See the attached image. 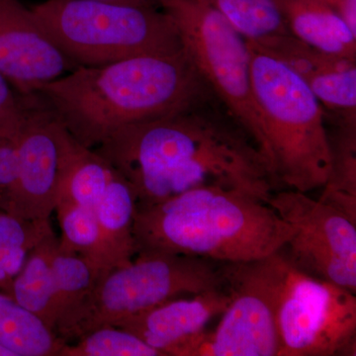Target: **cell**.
Instances as JSON below:
<instances>
[{"label":"cell","instance_id":"1","mask_svg":"<svg viewBox=\"0 0 356 356\" xmlns=\"http://www.w3.org/2000/svg\"><path fill=\"white\" fill-rule=\"evenodd\" d=\"M132 186L137 207L222 187L267 203L275 185L252 138L216 97L116 131L95 147Z\"/></svg>","mask_w":356,"mask_h":356},{"label":"cell","instance_id":"2","mask_svg":"<svg viewBox=\"0 0 356 356\" xmlns=\"http://www.w3.org/2000/svg\"><path fill=\"white\" fill-rule=\"evenodd\" d=\"M34 92L72 137L89 149L122 128L216 97L184 49L106 65H79L40 84Z\"/></svg>","mask_w":356,"mask_h":356},{"label":"cell","instance_id":"3","mask_svg":"<svg viewBox=\"0 0 356 356\" xmlns=\"http://www.w3.org/2000/svg\"><path fill=\"white\" fill-rule=\"evenodd\" d=\"M293 229L264 199L240 189L201 187L137 207L134 235L140 250L248 262L277 252Z\"/></svg>","mask_w":356,"mask_h":356},{"label":"cell","instance_id":"4","mask_svg":"<svg viewBox=\"0 0 356 356\" xmlns=\"http://www.w3.org/2000/svg\"><path fill=\"white\" fill-rule=\"evenodd\" d=\"M248 42L259 149L277 189L309 193L324 187L331 149L325 111L310 88L277 58Z\"/></svg>","mask_w":356,"mask_h":356},{"label":"cell","instance_id":"5","mask_svg":"<svg viewBox=\"0 0 356 356\" xmlns=\"http://www.w3.org/2000/svg\"><path fill=\"white\" fill-rule=\"evenodd\" d=\"M31 8L60 50L76 67L184 49L172 17L159 6L99 0H46Z\"/></svg>","mask_w":356,"mask_h":356},{"label":"cell","instance_id":"6","mask_svg":"<svg viewBox=\"0 0 356 356\" xmlns=\"http://www.w3.org/2000/svg\"><path fill=\"white\" fill-rule=\"evenodd\" d=\"M226 288L224 264L192 255L140 250L125 264L98 280L92 291L58 334L65 343L117 325L180 297Z\"/></svg>","mask_w":356,"mask_h":356},{"label":"cell","instance_id":"7","mask_svg":"<svg viewBox=\"0 0 356 356\" xmlns=\"http://www.w3.org/2000/svg\"><path fill=\"white\" fill-rule=\"evenodd\" d=\"M172 17L182 47L211 91L261 149L262 135L243 38L213 7L201 0H156Z\"/></svg>","mask_w":356,"mask_h":356},{"label":"cell","instance_id":"8","mask_svg":"<svg viewBox=\"0 0 356 356\" xmlns=\"http://www.w3.org/2000/svg\"><path fill=\"white\" fill-rule=\"evenodd\" d=\"M284 259L224 264L229 302L214 331L199 334L173 356H277L276 310Z\"/></svg>","mask_w":356,"mask_h":356},{"label":"cell","instance_id":"9","mask_svg":"<svg viewBox=\"0 0 356 356\" xmlns=\"http://www.w3.org/2000/svg\"><path fill=\"white\" fill-rule=\"evenodd\" d=\"M276 327L277 356H355V293L302 273L284 259Z\"/></svg>","mask_w":356,"mask_h":356},{"label":"cell","instance_id":"10","mask_svg":"<svg viewBox=\"0 0 356 356\" xmlns=\"http://www.w3.org/2000/svg\"><path fill=\"white\" fill-rule=\"evenodd\" d=\"M267 203L293 229L281 254L302 273L356 291V222L304 192L281 189Z\"/></svg>","mask_w":356,"mask_h":356},{"label":"cell","instance_id":"11","mask_svg":"<svg viewBox=\"0 0 356 356\" xmlns=\"http://www.w3.org/2000/svg\"><path fill=\"white\" fill-rule=\"evenodd\" d=\"M18 177L7 212L28 220L50 219L60 196L70 132L37 93L19 96Z\"/></svg>","mask_w":356,"mask_h":356},{"label":"cell","instance_id":"12","mask_svg":"<svg viewBox=\"0 0 356 356\" xmlns=\"http://www.w3.org/2000/svg\"><path fill=\"white\" fill-rule=\"evenodd\" d=\"M76 67L31 7L20 0H0V72L16 95H31L40 84Z\"/></svg>","mask_w":356,"mask_h":356},{"label":"cell","instance_id":"13","mask_svg":"<svg viewBox=\"0 0 356 356\" xmlns=\"http://www.w3.org/2000/svg\"><path fill=\"white\" fill-rule=\"evenodd\" d=\"M248 42L294 72L317 97L325 114L356 119L355 58L318 50L290 34Z\"/></svg>","mask_w":356,"mask_h":356},{"label":"cell","instance_id":"14","mask_svg":"<svg viewBox=\"0 0 356 356\" xmlns=\"http://www.w3.org/2000/svg\"><path fill=\"white\" fill-rule=\"evenodd\" d=\"M227 288L209 290L170 300L139 315L126 318L115 327L132 332L163 356H173L228 306Z\"/></svg>","mask_w":356,"mask_h":356},{"label":"cell","instance_id":"15","mask_svg":"<svg viewBox=\"0 0 356 356\" xmlns=\"http://www.w3.org/2000/svg\"><path fill=\"white\" fill-rule=\"evenodd\" d=\"M136 209L137 197L132 186L116 172L95 208L100 229V277L129 264L137 254L134 235Z\"/></svg>","mask_w":356,"mask_h":356},{"label":"cell","instance_id":"16","mask_svg":"<svg viewBox=\"0 0 356 356\" xmlns=\"http://www.w3.org/2000/svg\"><path fill=\"white\" fill-rule=\"evenodd\" d=\"M288 31L318 50L356 60V33L318 0H276Z\"/></svg>","mask_w":356,"mask_h":356},{"label":"cell","instance_id":"17","mask_svg":"<svg viewBox=\"0 0 356 356\" xmlns=\"http://www.w3.org/2000/svg\"><path fill=\"white\" fill-rule=\"evenodd\" d=\"M58 243L53 229L32 248L11 288V297L55 332L58 298L51 259Z\"/></svg>","mask_w":356,"mask_h":356},{"label":"cell","instance_id":"18","mask_svg":"<svg viewBox=\"0 0 356 356\" xmlns=\"http://www.w3.org/2000/svg\"><path fill=\"white\" fill-rule=\"evenodd\" d=\"M331 149L329 177L318 200L356 222V119L325 115Z\"/></svg>","mask_w":356,"mask_h":356},{"label":"cell","instance_id":"19","mask_svg":"<svg viewBox=\"0 0 356 356\" xmlns=\"http://www.w3.org/2000/svg\"><path fill=\"white\" fill-rule=\"evenodd\" d=\"M116 172L95 149L83 146L70 133L58 200L65 199L95 209Z\"/></svg>","mask_w":356,"mask_h":356},{"label":"cell","instance_id":"20","mask_svg":"<svg viewBox=\"0 0 356 356\" xmlns=\"http://www.w3.org/2000/svg\"><path fill=\"white\" fill-rule=\"evenodd\" d=\"M0 343L18 356H58L64 339L43 321L0 291Z\"/></svg>","mask_w":356,"mask_h":356},{"label":"cell","instance_id":"21","mask_svg":"<svg viewBox=\"0 0 356 356\" xmlns=\"http://www.w3.org/2000/svg\"><path fill=\"white\" fill-rule=\"evenodd\" d=\"M51 231L50 219L28 220L0 210V291L11 296L28 254Z\"/></svg>","mask_w":356,"mask_h":356},{"label":"cell","instance_id":"22","mask_svg":"<svg viewBox=\"0 0 356 356\" xmlns=\"http://www.w3.org/2000/svg\"><path fill=\"white\" fill-rule=\"evenodd\" d=\"M51 267L57 290L58 336L92 291L99 274L88 259L79 254L62 252L58 245L53 254Z\"/></svg>","mask_w":356,"mask_h":356},{"label":"cell","instance_id":"23","mask_svg":"<svg viewBox=\"0 0 356 356\" xmlns=\"http://www.w3.org/2000/svg\"><path fill=\"white\" fill-rule=\"evenodd\" d=\"M221 14L247 41L290 34L276 0H201Z\"/></svg>","mask_w":356,"mask_h":356},{"label":"cell","instance_id":"24","mask_svg":"<svg viewBox=\"0 0 356 356\" xmlns=\"http://www.w3.org/2000/svg\"><path fill=\"white\" fill-rule=\"evenodd\" d=\"M55 211L60 228L58 250L88 259L100 278V229L95 210L60 199Z\"/></svg>","mask_w":356,"mask_h":356},{"label":"cell","instance_id":"25","mask_svg":"<svg viewBox=\"0 0 356 356\" xmlns=\"http://www.w3.org/2000/svg\"><path fill=\"white\" fill-rule=\"evenodd\" d=\"M58 356H163L132 332L105 325L67 343Z\"/></svg>","mask_w":356,"mask_h":356},{"label":"cell","instance_id":"26","mask_svg":"<svg viewBox=\"0 0 356 356\" xmlns=\"http://www.w3.org/2000/svg\"><path fill=\"white\" fill-rule=\"evenodd\" d=\"M17 177V132L0 135V210L8 211Z\"/></svg>","mask_w":356,"mask_h":356},{"label":"cell","instance_id":"27","mask_svg":"<svg viewBox=\"0 0 356 356\" xmlns=\"http://www.w3.org/2000/svg\"><path fill=\"white\" fill-rule=\"evenodd\" d=\"M22 116L19 97L0 72V135L17 132Z\"/></svg>","mask_w":356,"mask_h":356},{"label":"cell","instance_id":"28","mask_svg":"<svg viewBox=\"0 0 356 356\" xmlns=\"http://www.w3.org/2000/svg\"><path fill=\"white\" fill-rule=\"evenodd\" d=\"M339 14L356 33V0H318Z\"/></svg>","mask_w":356,"mask_h":356},{"label":"cell","instance_id":"29","mask_svg":"<svg viewBox=\"0 0 356 356\" xmlns=\"http://www.w3.org/2000/svg\"><path fill=\"white\" fill-rule=\"evenodd\" d=\"M99 1L134 6H159L156 0H99Z\"/></svg>","mask_w":356,"mask_h":356},{"label":"cell","instance_id":"30","mask_svg":"<svg viewBox=\"0 0 356 356\" xmlns=\"http://www.w3.org/2000/svg\"><path fill=\"white\" fill-rule=\"evenodd\" d=\"M0 356H18V355L6 344L0 343Z\"/></svg>","mask_w":356,"mask_h":356}]
</instances>
